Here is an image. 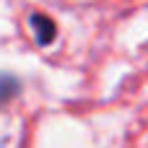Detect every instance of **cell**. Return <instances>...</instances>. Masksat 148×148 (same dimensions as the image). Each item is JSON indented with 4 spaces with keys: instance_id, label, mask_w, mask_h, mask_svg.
Masks as SVG:
<instances>
[{
    "instance_id": "6da1fadb",
    "label": "cell",
    "mask_w": 148,
    "mask_h": 148,
    "mask_svg": "<svg viewBox=\"0 0 148 148\" xmlns=\"http://www.w3.org/2000/svg\"><path fill=\"white\" fill-rule=\"evenodd\" d=\"M29 23H31V29H34V36H36V44H39V47H47V44L55 42V36H57V26H55V21H52L49 16H44V13H34V16L29 18Z\"/></svg>"
},
{
    "instance_id": "7a4b0ae2",
    "label": "cell",
    "mask_w": 148,
    "mask_h": 148,
    "mask_svg": "<svg viewBox=\"0 0 148 148\" xmlns=\"http://www.w3.org/2000/svg\"><path fill=\"white\" fill-rule=\"evenodd\" d=\"M13 94H18V81L10 78V75H3L0 78V101L8 99V96H13Z\"/></svg>"
}]
</instances>
